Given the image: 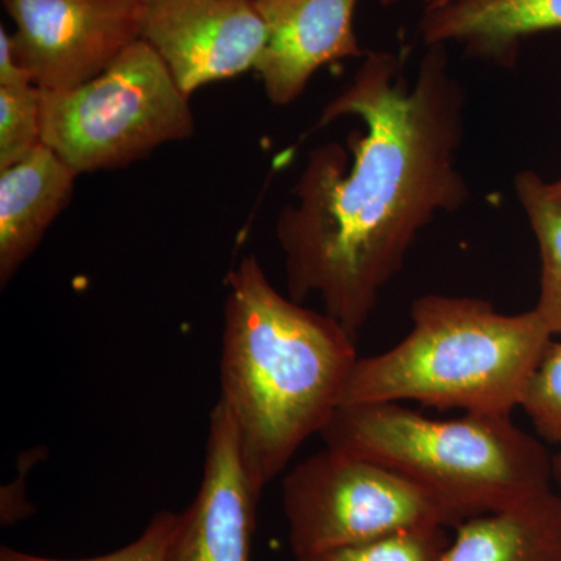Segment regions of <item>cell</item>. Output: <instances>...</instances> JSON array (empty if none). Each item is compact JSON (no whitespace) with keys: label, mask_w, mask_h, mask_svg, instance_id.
Instances as JSON below:
<instances>
[{"label":"cell","mask_w":561,"mask_h":561,"mask_svg":"<svg viewBox=\"0 0 561 561\" xmlns=\"http://www.w3.org/2000/svg\"><path fill=\"white\" fill-rule=\"evenodd\" d=\"M513 186L540 251V295L534 309L553 337H561V205L537 172L516 173Z\"/></svg>","instance_id":"14"},{"label":"cell","mask_w":561,"mask_h":561,"mask_svg":"<svg viewBox=\"0 0 561 561\" xmlns=\"http://www.w3.org/2000/svg\"><path fill=\"white\" fill-rule=\"evenodd\" d=\"M220 398L260 494L341 408L356 337L327 312L280 295L256 256L227 275Z\"/></svg>","instance_id":"2"},{"label":"cell","mask_w":561,"mask_h":561,"mask_svg":"<svg viewBox=\"0 0 561 561\" xmlns=\"http://www.w3.org/2000/svg\"><path fill=\"white\" fill-rule=\"evenodd\" d=\"M79 176L44 144L0 169V286L5 287L38 249L72 201Z\"/></svg>","instance_id":"12"},{"label":"cell","mask_w":561,"mask_h":561,"mask_svg":"<svg viewBox=\"0 0 561 561\" xmlns=\"http://www.w3.org/2000/svg\"><path fill=\"white\" fill-rule=\"evenodd\" d=\"M553 478L561 483V456L553 457Z\"/></svg>","instance_id":"21"},{"label":"cell","mask_w":561,"mask_h":561,"mask_svg":"<svg viewBox=\"0 0 561 561\" xmlns=\"http://www.w3.org/2000/svg\"><path fill=\"white\" fill-rule=\"evenodd\" d=\"M41 92V139L80 175L127 168L195 133L190 95L142 39L88 83Z\"/></svg>","instance_id":"5"},{"label":"cell","mask_w":561,"mask_h":561,"mask_svg":"<svg viewBox=\"0 0 561 561\" xmlns=\"http://www.w3.org/2000/svg\"><path fill=\"white\" fill-rule=\"evenodd\" d=\"M411 320L393 348L357 359L341 408L415 401L512 416L553 341L535 309L504 313L482 298L423 295Z\"/></svg>","instance_id":"3"},{"label":"cell","mask_w":561,"mask_h":561,"mask_svg":"<svg viewBox=\"0 0 561 561\" xmlns=\"http://www.w3.org/2000/svg\"><path fill=\"white\" fill-rule=\"evenodd\" d=\"M378 2L381 3L382 7H393L400 3L401 0H378Z\"/></svg>","instance_id":"22"},{"label":"cell","mask_w":561,"mask_h":561,"mask_svg":"<svg viewBox=\"0 0 561 561\" xmlns=\"http://www.w3.org/2000/svg\"><path fill=\"white\" fill-rule=\"evenodd\" d=\"M179 522V513L162 511L154 513L142 534L117 551L91 557V559H51L5 548L0 551V561H165L169 541Z\"/></svg>","instance_id":"18"},{"label":"cell","mask_w":561,"mask_h":561,"mask_svg":"<svg viewBox=\"0 0 561 561\" xmlns=\"http://www.w3.org/2000/svg\"><path fill=\"white\" fill-rule=\"evenodd\" d=\"M294 559L365 545L416 527H451L440 502L376 461L327 448L283 479Z\"/></svg>","instance_id":"6"},{"label":"cell","mask_w":561,"mask_h":561,"mask_svg":"<svg viewBox=\"0 0 561 561\" xmlns=\"http://www.w3.org/2000/svg\"><path fill=\"white\" fill-rule=\"evenodd\" d=\"M561 31V0H424L419 35L426 47L457 44L468 57L512 68L524 41Z\"/></svg>","instance_id":"11"},{"label":"cell","mask_w":561,"mask_h":561,"mask_svg":"<svg viewBox=\"0 0 561 561\" xmlns=\"http://www.w3.org/2000/svg\"><path fill=\"white\" fill-rule=\"evenodd\" d=\"M41 95L36 84L0 87V169L24 160L43 144Z\"/></svg>","instance_id":"15"},{"label":"cell","mask_w":561,"mask_h":561,"mask_svg":"<svg viewBox=\"0 0 561 561\" xmlns=\"http://www.w3.org/2000/svg\"><path fill=\"white\" fill-rule=\"evenodd\" d=\"M548 190L551 192L552 197L561 205V180L553 181V183H549L548 181Z\"/></svg>","instance_id":"20"},{"label":"cell","mask_w":561,"mask_h":561,"mask_svg":"<svg viewBox=\"0 0 561 561\" xmlns=\"http://www.w3.org/2000/svg\"><path fill=\"white\" fill-rule=\"evenodd\" d=\"M320 437L415 482L440 502L454 527L551 490L552 457L512 416L434 420L400 402L343 405Z\"/></svg>","instance_id":"4"},{"label":"cell","mask_w":561,"mask_h":561,"mask_svg":"<svg viewBox=\"0 0 561 561\" xmlns=\"http://www.w3.org/2000/svg\"><path fill=\"white\" fill-rule=\"evenodd\" d=\"M440 561H561V496L546 490L460 523Z\"/></svg>","instance_id":"13"},{"label":"cell","mask_w":561,"mask_h":561,"mask_svg":"<svg viewBox=\"0 0 561 561\" xmlns=\"http://www.w3.org/2000/svg\"><path fill=\"white\" fill-rule=\"evenodd\" d=\"M14 54L44 91L81 87L140 41V0H2Z\"/></svg>","instance_id":"7"},{"label":"cell","mask_w":561,"mask_h":561,"mask_svg":"<svg viewBox=\"0 0 561 561\" xmlns=\"http://www.w3.org/2000/svg\"><path fill=\"white\" fill-rule=\"evenodd\" d=\"M446 527L430 526L402 530L400 534L365 545L300 557L295 561H440L448 546Z\"/></svg>","instance_id":"16"},{"label":"cell","mask_w":561,"mask_h":561,"mask_svg":"<svg viewBox=\"0 0 561 561\" xmlns=\"http://www.w3.org/2000/svg\"><path fill=\"white\" fill-rule=\"evenodd\" d=\"M359 0H254L264 21V49L254 72L276 106L297 102L317 70L364 58L356 28Z\"/></svg>","instance_id":"10"},{"label":"cell","mask_w":561,"mask_h":561,"mask_svg":"<svg viewBox=\"0 0 561 561\" xmlns=\"http://www.w3.org/2000/svg\"><path fill=\"white\" fill-rule=\"evenodd\" d=\"M140 39L186 95L253 70L267 33L254 0H140Z\"/></svg>","instance_id":"8"},{"label":"cell","mask_w":561,"mask_h":561,"mask_svg":"<svg viewBox=\"0 0 561 561\" xmlns=\"http://www.w3.org/2000/svg\"><path fill=\"white\" fill-rule=\"evenodd\" d=\"M465 105L446 47H426L411 83L393 51L365 54L319 119L362 122L351 158L337 142L309 151L276 217L291 300L319 298L357 339L421 232L470 201L457 161Z\"/></svg>","instance_id":"1"},{"label":"cell","mask_w":561,"mask_h":561,"mask_svg":"<svg viewBox=\"0 0 561 561\" xmlns=\"http://www.w3.org/2000/svg\"><path fill=\"white\" fill-rule=\"evenodd\" d=\"M541 438L561 456V342L552 341L524 391L522 408Z\"/></svg>","instance_id":"17"},{"label":"cell","mask_w":561,"mask_h":561,"mask_svg":"<svg viewBox=\"0 0 561 561\" xmlns=\"http://www.w3.org/2000/svg\"><path fill=\"white\" fill-rule=\"evenodd\" d=\"M201 489L179 513L165 561H250L260 494L251 489L238 427L220 400L209 415Z\"/></svg>","instance_id":"9"},{"label":"cell","mask_w":561,"mask_h":561,"mask_svg":"<svg viewBox=\"0 0 561 561\" xmlns=\"http://www.w3.org/2000/svg\"><path fill=\"white\" fill-rule=\"evenodd\" d=\"M33 83L31 73L14 54L13 39L7 28L0 27V87H24Z\"/></svg>","instance_id":"19"}]
</instances>
